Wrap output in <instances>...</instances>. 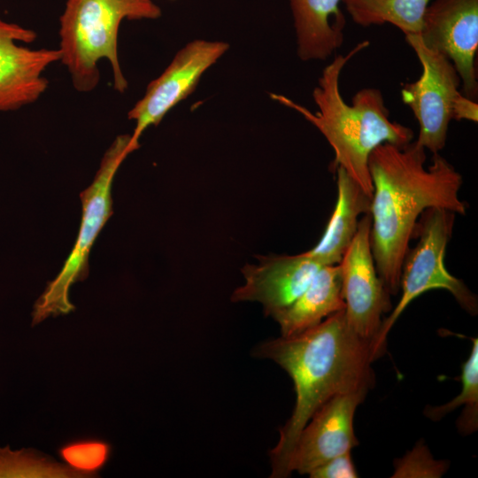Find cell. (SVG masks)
I'll return each instance as SVG.
<instances>
[{
  "label": "cell",
  "instance_id": "cell-17",
  "mask_svg": "<svg viewBox=\"0 0 478 478\" xmlns=\"http://www.w3.org/2000/svg\"><path fill=\"white\" fill-rule=\"evenodd\" d=\"M431 0H343L351 19L361 27L389 23L404 35H419Z\"/></svg>",
  "mask_w": 478,
  "mask_h": 478
},
{
  "label": "cell",
  "instance_id": "cell-7",
  "mask_svg": "<svg viewBox=\"0 0 478 478\" xmlns=\"http://www.w3.org/2000/svg\"><path fill=\"white\" fill-rule=\"evenodd\" d=\"M422 68L420 78L405 83L401 97L412 112L420 127L416 142L426 150L438 153L446 143L450 121L462 96L459 75L443 54L426 47L419 35H405Z\"/></svg>",
  "mask_w": 478,
  "mask_h": 478
},
{
  "label": "cell",
  "instance_id": "cell-19",
  "mask_svg": "<svg viewBox=\"0 0 478 478\" xmlns=\"http://www.w3.org/2000/svg\"><path fill=\"white\" fill-rule=\"evenodd\" d=\"M0 477L81 478L66 466L39 454L31 449L11 451L0 448Z\"/></svg>",
  "mask_w": 478,
  "mask_h": 478
},
{
  "label": "cell",
  "instance_id": "cell-4",
  "mask_svg": "<svg viewBox=\"0 0 478 478\" xmlns=\"http://www.w3.org/2000/svg\"><path fill=\"white\" fill-rule=\"evenodd\" d=\"M161 8L152 0H66L59 17L60 62L73 88L82 93L100 81L98 63L109 62L114 89L124 93L127 81L118 51L119 31L125 19H156Z\"/></svg>",
  "mask_w": 478,
  "mask_h": 478
},
{
  "label": "cell",
  "instance_id": "cell-21",
  "mask_svg": "<svg viewBox=\"0 0 478 478\" xmlns=\"http://www.w3.org/2000/svg\"><path fill=\"white\" fill-rule=\"evenodd\" d=\"M448 468L443 460H436L424 444H417L395 463L392 477H441Z\"/></svg>",
  "mask_w": 478,
  "mask_h": 478
},
{
  "label": "cell",
  "instance_id": "cell-14",
  "mask_svg": "<svg viewBox=\"0 0 478 478\" xmlns=\"http://www.w3.org/2000/svg\"><path fill=\"white\" fill-rule=\"evenodd\" d=\"M302 61L325 60L343 42V0H289Z\"/></svg>",
  "mask_w": 478,
  "mask_h": 478
},
{
  "label": "cell",
  "instance_id": "cell-1",
  "mask_svg": "<svg viewBox=\"0 0 478 478\" xmlns=\"http://www.w3.org/2000/svg\"><path fill=\"white\" fill-rule=\"evenodd\" d=\"M426 149L416 141L378 145L369 155L373 183L370 242L376 271L389 294L400 289L401 268L418 218L428 208L465 215L459 197L462 176L436 153L426 166Z\"/></svg>",
  "mask_w": 478,
  "mask_h": 478
},
{
  "label": "cell",
  "instance_id": "cell-2",
  "mask_svg": "<svg viewBox=\"0 0 478 478\" xmlns=\"http://www.w3.org/2000/svg\"><path fill=\"white\" fill-rule=\"evenodd\" d=\"M253 355L278 364L294 384L293 412L269 452L270 477L284 478L290 474L292 451L309 420L332 397L368 389L374 383L371 364L376 358L371 343L348 326L344 310L298 335L264 341Z\"/></svg>",
  "mask_w": 478,
  "mask_h": 478
},
{
  "label": "cell",
  "instance_id": "cell-22",
  "mask_svg": "<svg viewBox=\"0 0 478 478\" xmlns=\"http://www.w3.org/2000/svg\"><path fill=\"white\" fill-rule=\"evenodd\" d=\"M311 478H356L358 473L351 451L338 455L312 470Z\"/></svg>",
  "mask_w": 478,
  "mask_h": 478
},
{
  "label": "cell",
  "instance_id": "cell-16",
  "mask_svg": "<svg viewBox=\"0 0 478 478\" xmlns=\"http://www.w3.org/2000/svg\"><path fill=\"white\" fill-rule=\"evenodd\" d=\"M344 308L340 266H324L306 289L273 319L280 327L281 336L289 337L317 326Z\"/></svg>",
  "mask_w": 478,
  "mask_h": 478
},
{
  "label": "cell",
  "instance_id": "cell-3",
  "mask_svg": "<svg viewBox=\"0 0 478 478\" xmlns=\"http://www.w3.org/2000/svg\"><path fill=\"white\" fill-rule=\"evenodd\" d=\"M369 42L357 44L346 55L339 54L325 66L312 91L316 112L283 95L271 93L279 104L300 113L312 123L332 147L333 168L342 167L372 197L373 183L368 168L370 153L380 144L403 146L412 142L413 131L389 120L382 92L374 88L358 90L347 104L340 91L341 73Z\"/></svg>",
  "mask_w": 478,
  "mask_h": 478
},
{
  "label": "cell",
  "instance_id": "cell-13",
  "mask_svg": "<svg viewBox=\"0 0 478 478\" xmlns=\"http://www.w3.org/2000/svg\"><path fill=\"white\" fill-rule=\"evenodd\" d=\"M307 254L262 257L243 269L244 283L231 295L233 302H258L272 318L289 306L323 267Z\"/></svg>",
  "mask_w": 478,
  "mask_h": 478
},
{
  "label": "cell",
  "instance_id": "cell-15",
  "mask_svg": "<svg viewBox=\"0 0 478 478\" xmlns=\"http://www.w3.org/2000/svg\"><path fill=\"white\" fill-rule=\"evenodd\" d=\"M337 200L320 242L307 254L322 266L338 265L351 244L358 218L369 214L371 199L342 167H337Z\"/></svg>",
  "mask_w": 478,
  "mask_h": 478
},
{
  "label": "cell",
  "instance_id": "cell-8",
  "mask_svg": "<svg viewBox=\"0 0 478 478\" xmlns=\"http://www.w3.org/2000/svg\"><path fill=\"white\" fill-rule=\"evenodd\" d=\"M228 49L229 44L226 42L196 39L179 50L163 73L148 84L142 98L128 111L127 119L135 124L132 140L139 143L148 127L158 125L168 112L191 95L202 75Z\"/></svg>",
  "mask_w": 478,
  "mask_h": 478
},
{
  "label": "cell",
  "instance_id": "cell-12",
  "mask_svg": "<svg viewBox=\"0 0 478 478\" xmlns=\"http://www.w3.org/2000/svg\"><path fill=\"white\" fill-rule=\"evenodd\" d=\"M368 389L343 393L326 402L301 431L289 470L309 474L328 460L358 445L353 419Z\"/></svg>",
  "mask_w": 478,
  "mask_h": 478
},
{
  "label": "cell",
  "instance_id": "cell-5",
  "mask_svg": "<svg viewBox=\"0 0 478 478\" xmlns=\"http://www.w3.org/2000/svg\"><path fill=\"white\" fill-rule=\"evenodd\" d=\"M140 144L131 135L115 138L104 152L91 184L81 193L82 215L73 248L56 278L49 282L34 305L32 325L50 316L57 317L75 309L69 300L71 286L89 275L91 248L107 220L112 215V187L114 176L126 158Z\"/></svg>",
  "mask_w": 478,
  "mask_h": 478
},
{
  "label": "cell",
  "instance_id": "cell-9",
  "mask_svg": "<svg viewBox=\"0 0 478 478\" xmlns=\"http://www.w3.org/2000/svg\"><path fill=\"white\" fill-rule=\"evenodd\" d=\"M371 216L364 214L338 264L348 326L360 338L374 342L382 314L390 309L389 293L375 268L370 242Z\"/></svg>",
  "mask_w": 478,
  "mask_h": 478
},
{
  "label": "cell",
  "instance_id": "cell-6",
  "mask_svg": "<svg viewBox=\"0 0 478 478\" xmlns=\"http://www.w3.org/2000/svg\"><path fill=\"white\" fill-rule=\"evenodd\" d=\"M455 213L442 208H428L420 215L414 235L419 238L408 250L400 276L402 294L389 316L382 320L372 343L377 358L383 353L388 333L407 305L431 289L449 291L467 312H477V299L463 281L451 274L444 265L447 243L451 237Z\"/></svg>",
  "mask_w": 478,
  "mask_h": 478
},
{
  "label": "cell",
  "instance_id": "cell-11",
  "mask_svg": "<svg viewBox=\"0 0 478 478\" xmlns=\"http://www.w3.org/2000/svg\"><path fill=\"white\" fill-rule=\"evenodd\" d=\"M36 33L0 17V112H12L36 102L47 90L43 73L60 61L57 49H33Z\"/></svg>",
  "mask_w": 478,
  "mask_h": 478
},
{
  "label": "cell",
  "instance_id": "cell-10",
  "mask_svg": "<svg viewBox=\"0 0 478 478\" xmlns=\"http://www.w3.org/2000/svg\"><path fill=\"white\" fill-rule=\"evenodd\" d=\"M423 44L455 66L464 96L477 98L478 0H433L419 34Z\"/></svg>",
  "mask_w": 478,
  "mask_h": 478
},
{
  "label": "cell",
  "instance_id": "cell-20",
  "mask_svg": "<svg viewBox=\"0 0 478 478\" xmlns=\"http://www.w3.org/2000/svg\"><path fill=\"white\" fill-rule=\"evenodd\" d=\"M66 466L83 477H94L110 460L112 446L96 437L68 441L58 449Z\"/></svg>",
  "mask_w": 478,
  "mask_h": 478
},
{
  "label": "cell",
  "instance_id": "cell-18",
  "mask_svg": "<svg viewBox=\"0 0 478 478\" xmlns=\"http://www.w3.org/2000/svg\"><path fill=\"white\" fill-rule=\"evenodd\" d=\"M462 389L451 401L440 406L429 407L425 414L431 420L442 419L457 407L465 405L458 420L461 433L469 434L477 429L478 425V339H472V350L469 358L462 366Z\"/></svg>",
  "mask_w": 478,
  "mask_h": 478
}]
</instances>
